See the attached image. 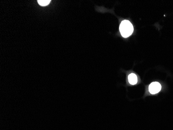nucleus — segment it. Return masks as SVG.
<instances>
[{
	"mask_svg": "<svg viewBox=\"0 0 173 130\" xmlns=\"http://www.w3.org/2000/svg\"><path fill=\"white\" fill-rule=\"evenodd\" d=\"M161 85L159 82H155L150 84L149 87V91L152 94H155L159 93L161 90Z\"/></svg>",
	"mask_w": 173,
	"mask_h": 130,
	"instance_id": "nucleus-2",
	"label": "nucleus"
},
{
	"mask_svg": "<svg viewBox=\"0 0 173 130\" xmlns=\"http://www.w3.org/2000/svg\"><path fill=\"white\" fill-rule=\"evenodd\" d=\"M51 1L50 0H38V3L41 5V6H47L48 4L50 3Z\"/></svg>",
	"mask_w": 173,
	"mask_h": 130,
	"instance_id": "nucleus-4",
	"label": "nucleus"
},
{
	"mask_svg": "<svg viewBox=\"0 0 173 130\" xmlns=\"http://www.w3.org/2000/svg\"><path fill=\"white\" fill-rule=\"evenodd\" d=\"M128 80L129 83L132 85H135L138 82V77L134 73H131L128 76Z\"/></svg>",
	"mask_w": 173,
	"mask_h": 130,
	"instance_id": "nucleus-3",
	"label": "nucleus"
},
{
	"mask_svg": "<svg viewBox=\"0 0 173 130\" xmlns=\"http://www.w3.org/2000/svg\"><path fill=\"white\" fill-rule=\"evenodd\" d=\"M119 30L123 37H128L132 34L134 29L132 24L129 20H125L120 24Z\"/></svg>",
	"mask_w": 173,
	"mask_h": 130,
	"instance_id": "nucleus-1",
	"label": "nucleus"
}]
</instances>
